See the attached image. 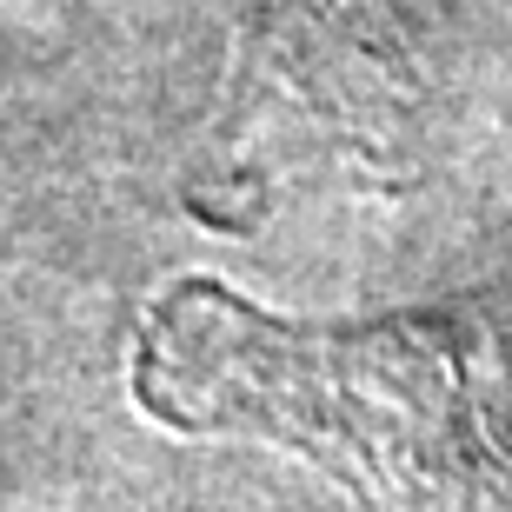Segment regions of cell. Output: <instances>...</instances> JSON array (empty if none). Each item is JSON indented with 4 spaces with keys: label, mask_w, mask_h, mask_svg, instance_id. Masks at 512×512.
<instances>
[{
    "label": "cell",
    "mask_w": 512,
    "mask_h": 512,
    "mask_svg": "<svg viewBox=\"0 0 512 512\" xmlns=\"http://www.w3.org/2000/svg\"><path fill=\"white\" fill-rule=\"evenodd\" d=\"M133 386L167 426L293 446L393 512H512V280L366 326L180 280L140 320Z\"/></svg>",
    "instance_id": "1"
}]
</instances>
